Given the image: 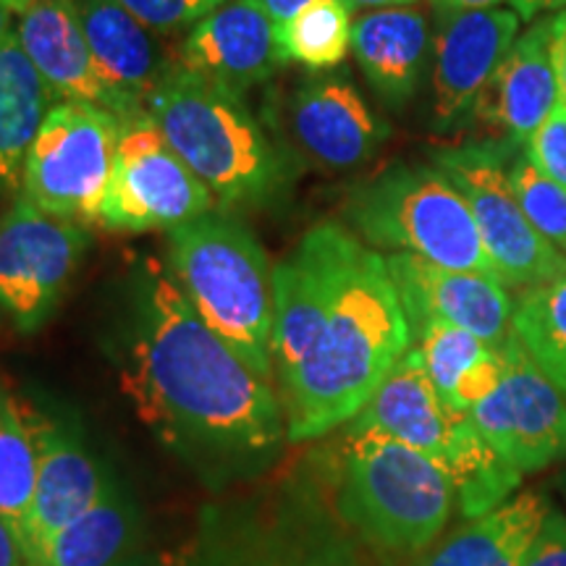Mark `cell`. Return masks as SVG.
<instances>
[{
    "mask_svg": "<svg viewBox=\"0 0 566 566\" xmlns=\"http://www.w3.org/2000/svg\"><path fill=\"white\" fill-rule=\"evenodd\" d=\"M116 566H163V564H155L153 558L142 556V554H134L129 558H124V562H118Z\"/></svg>",
    "mask_w": 566,
    "mask_h": 566,
    "instance_id": "7bdbcfd3",
    "label": "cell"
},
{
    "mask_svg": "<svg viewBox=\"0 0 566 566\" xmlns=\"http://www.w3.org/2000/svg\"><path fill=\"white\" fill-rule=\"evenodd\" d=\"M386 265L412 338L428 323L457 325L491 346H504L512 334L514 304L495 275L451 271L409 252H391Z\"/></svg>",
    "mask_w": 566,
    "mask_h": 566,
    "instance_id": "9a60e30c",
    "label": "cell"
},
{
    "mask_svg": "<svg viewBox=\"0 0 566 566\" xmlns=\"http://www.w3.org/2000/svg\"><path fill=\"white\" fill-rule=\"evenodd\" d=\"M216 208V197L171 150L150 113L122 118L116 166L101 210L103 229L171 231Z\"/></svg>",
    "mask_w": 566,
    "mask_h": 566,
    "instance_id": "8fae6325",
    "label": "cell"
},
{
    "mask_svg": "<svg viewBox=\"0 0 566 566\" xmlns=\"http://www.w3.org/2000/svg\"><path fill=\"white\" fill-rule=\"evenodd\" d=\"M21 566H38V564H32V562H24Z\"/></svg>",
    "mask_w": 566,
    "mask_h": 566,
    "instance_id": "f6af8a7d",
    "label": "cell"
},
{
    "mask_svg": "<svg viewBox=\"0 0 566 566\" xmlns=\"http://www.w3.org/2000/svg\"><path fill=\"white\" fill-rule=\"evenodd\" d=\"M520 17L504 9L457 11L438 17L433 45V122L449 129L472 111L493 71L520 32Z\"/></svg>",
    "mask_w": 566,
    "mask_h": 566,
    "instance_id": "e0dca14e",
    "label": "cell"
},
{
    "mask_svg": "<svg viewBox=\"0 0 566 566\" xmlns=\"http://www.w3.org/2000/svg\"><path fill=\"white\" fill-rule=\"evenodd\" d=\"M55 97L17 32L0 40V197H19L27 153Z\"/></svg>",
    "mask_w": 566,
    "mask_h": 566,
    "instance_id": "d4e9b609",
    "label": "cell"
},
{
    "mask_svg": "<svg viewBox=\"0 0 566 566\" xmlns=\"http://www.w3.org/2000/svg\"><path fill=\"white\" fill-rule=\"evenodd\" d=\"M527 158L541 168L548 179L566 189V105L556 103L548 118L537 126L527 139Z\"/></svg>",
    "mask_w": 566,
    "mask_h": 566,
    "instance_id": "d6a6232c",
    "label": "cell"
},
{
    "mask_svg": "<svg viewBox=\"0 0 566 566\" xmlns=\"http://www.w3.org/2000/svg\"><path fill=\"white\" fill-rule=\"evenodd\" d=\"M179 66L244 95L283 66L275 21L260 0H229L192 27Z\"/></svg>",
    "mask_w": 566,
    "mask_h": 566,
    "instance_id": "d6986e66",
    "label": "cell"
},
{
    "mask_svg": "<svg viewBox=\"0 0 566 566\" xmlns=\"http://www.w3.org/2000/svg\"><path fill=\"white\" fill-rule=\"evenodd\" d=\"M551 506L535 491H522L493 512L467 520L417 566H522Z\"/></svg>",
    "mask_w": 566,
    "mask_h": 566,
    "instance_id": "cb8c5ba5",
    "label": "cell"
},
{
    "mask_svg": "<svg viewBox=\"0 0 566 566\" xmlns=\"http://www.w3.org/2000/svg\"><path fill=\"white\" fill-rule=\"evenodd\" d=\"M504 0H430L436 17L443 13H457V11H478V9H495Z\"/></svg>",
    "mask_w": 566,
    "mask_h": 566,
    "instance_id": "8d00e7d4",
    "label": "cell"
},
{
    "mask_svg": "<svg viewBox=\"0 0 566 566\" xmlns=\"http://www.w3.org/2000/svg\"><path fill=\"white\" fill-rule=\"evenodd\" d=\"M338 223H317L296 250L273 268V380L275 388L292 378L321 336L325 315L342 283L354 247Z\"/></svg>",
    "mask_w": 566,
    "mask_h": 566,
    "instance_id": "5bb4252c",
    "label": "cell"
},
{
    "mask_svg": "<svg viewBox=\"0 0 566 566\" xmlns=\"http://www.w3.org/2000/svg\"><path fill=\"white\" fill-rule=\"evenodd\" d=\"M512 334L566 396V275L522 292Z\"/></svg>",
    "mask_w": 566,
    "mask_h": 566,
    "instance_id": "f1b7e54d",
    "label": "cell"
},
{
    "mask_svg": "<svg viewBox=\"0 0 566 566\" xmlns=\"http://www.w3.org/2000/svg\"><path fill=\"white\" fill-rule=\"evenodd\" d=\"M522 566H566V516L551 509Z\"/></svg>",
    "mask_w": 566,
    "mask_h": 566,
    "instance_id": "836d02e7",
    "label": "cell"
},
{
    "mask_svg": "<svg viewBox=\"0 0 566 566\" xmlns=\"http://www.w3.org/2000/svg\"><path fill=\"white\" fill-rule=\"evenodd\" d=\"M118 386L155 438L205 472L252 475L289 441L279 388L197 315L153 260L132 292Z\"/></svg>",
    "mask_w": 566,
    "mask_h": 566,
    "instance_id": "6da1fadb",
    "label": "cell"
},
{
    "mask_svg": "<svg viewBox=\"0 0 566 566\" xmlns=\"http://www.w3.org/2000/svg\"><path fill=\"white\" fill-rule=\"evenodd\" d=\"M409 346L386 258L359 242L313 352L279 386L289 441H315L354 420Z\"/></svg>",
    "mask_w": 566,
    "mask_h": 566,
    "instance_id": "7a4b0ae2",
    "label": "cell"
},
{
    "mask_svg": "<svg viewBox=\"0 0 566 566\" xmlns=\"http://www.w3.org/2000/svg\"><path fill=\"white\" fill-rule=\"evenodd\" d=\"M514 150L501 139L472 142L436 153V166L470 205L501 283L527 292L566 275V254L530 223L516 200L504 168Z\"/></svg>",
    "mask_w": 566,
    "mask_h": 566,
    "instance_id": "30bf717a",
    "label": "cell"
},
{
    "mask_svg": "<svg viewBox=\"0 0 566 566\" xmlns=\"http://www.w3.org/2000/svg\"><path fill=\"white\" fill-rule=\"evenodd\" d=\"M551 19L530 27L514 42L478 95L472 113L506 145H527L537 126L558 103L554 63H551Z\"/></svg>",
    "mask_w": 566,
    "mask_h": 566,
    "instance_id": "44dd1931",
    "label": "cell"
},
{
    "mask_svg": "<svg viewBox=\"0 0 566 566\" xmlns=\"http://www.w3.org/2000/svg\"><path fill=\"white\" fill-rule=\"evenodd\" d=\"M506 344V342H504ZM424 370L451 409L470 412L499 386L506 367L504 346H491L449 323H428L412 338Z\"/></svg>",
    "mask_w": 566,
    "mask_h": 566,
    "instance_id": "4316f807",
    "label": "cell"
},
{
    "mask_svg": "<svg viewBox=\"0 0 566 566\" xmlns=\"http://www.w3.org/2000/svg\"><path fill=\"white\" fill-rule=\"evenodd\" d=\"M346 218L367 244L380 250L420 254L451 271L499 279L470 205L438 166H396L375 176L354 189Z\"/></svg>",
    "mask_w": 566,
    "mask_h": 566,
    "instance_id": "ba28073f",
    "label": "cell"
},
{
    "mask_svg": "<svg viewBox=\"0 0 566 566\" xmlns=\"http://www.w3.org/2000/svg\"><path fill=\"white\" fill-rule=\"evenodd\" d=\"M260 3L265 6L275 24H283V21L294 19L296 13H300L304 6L313 3V0H260Z\"/></svg>",
    "mask_w": 566,
    "mask_h": 566,
    "instance_id": "f35d334b",
    "label": "cell"
},
{
    "mask_svg": "<svg viewBox=\"0 0 566 566\" xmlns=\"http://www.w3.org/2000/svg\"><path fill=\"white\" fill-rule=\"evenodd\" d=\"M551 63H554L558 103L566 105V11L551 19Z\"/></svg>",
    "mask_w": 566,
    "mask_h": 566,
    "instance_id": "e575fe53",
    "label": "cell"
},
{
    "mask_svg": "<svg viewBox=\"0 0 566 566\" xmlns=\"http://www.w3.org/2000/svg\"><path fill=\"white\" fill-rule=\"evenodd\" d=\"M499 386L470 409L488 446L522 475L566 457V396L509 334Z\"/></svg>",
    "mask_w": 566,
    "mask_h": 566,
    "instance_id": "4fadbf2b",
    "label": "cell"
},
{
    "mask_svg": "<svg viewBox=\"0 0 566 566\" xmlns=\"http://www.w3.org/2000/svg\"><path fill=\"white\" fill-rule=\"evenodd\" d=\"M145 111L218 208H260L292 181V158L273 145L244 95L189 74L179 63L147 97Z\"/></svg>",
    "mask_w": 566,
    "mask_h": 566,
    "instance_id": "277c9868",
    "label": "cell"
},
{
    "mask_svg": "<svg viewBox=\"0 0 566 566\" xmlns=\"http://www.w3.org/2000/svg\"><path fill=\"white\" fill-rule=\"evenodd\" d=\"M349 13L359 11H380V9H401V6H412L415 0H342Z\"/></svg>",
    "mask_w": 566,
    "mask_h": 566,
    "instance_id": "ab89813d",
    "label": "cell"
},
{
    "mask_svg": "<svg viewBox=\"0 0 566 566\" xmlns=\"http://www.w3.org/2000/svg\"><path fill=\"white\" fill-rule=\"evenodd\" d=\"M27 562L24 546H21L17 530L0 516V566H21Z\"/></svg>",
    "mask_w": 566,
    "mask_h": 566,
    "instance_id": "d590c367",
    "label": "cell"
},
{
    "mask_svg": "<svg viewBox=\"0 0 566 566\" xmlns=\"http://www.w3.org/2000/svg\"><path fill=\"white\" fill-rule=\"evenodd\" d=\"M90 250V231L24 197L0 218V310L21 334L51 321Z\"/></svg>",
    "mask_w": 566,
    "mask_h": 566,
    "instance_id": "7c38bea8",
    "label": "cell"
},
{
    "mask_svg": "<svg viewBox=\"0 0 566 566\" xmlns=\"http://www.w3.org/2000/svg\"><path fill=\"white\" fill-rule=\"evenodd\" d=\"M116 3H122L134 19L150 27L153 32L168 34L181 27H195L229 0H116Z\"/></svg>",
    "mask_w": 566,
    "mask_h": 566,
    "instance_id": "1f68e13d",
    "label": "cell"
},
{
    "mask_svg": "<svg viewBox=\"0 0 566 566\" xmlns=\"http://www.w3.org/2000/svg\"><path fill=\"white\" fill-rule=\"evenodd\" d=\"M17 40L61 101L90 103L129 118L95 66L74 0H38L19 17Z\"/></svg>",
    "mask_w": 566,
    "mask_h": 566,
    "instance_id": "ffe728a7",
    "label": "cell"
},
{
    "mask_svg": "<svg viewBox=\"0 0 566 566\" xmlns=\"http://www.w3.org/2000/svg\"><path fill=\"white\" fill-rule=\"evenodd\" d=\"M34 446H38V483L30 525L21 537L27 562H32L42 543L55 530L69 525L101 499L111 475L97 464L74 422L45 409L24 405Z\"/></svg>",
    "mask_w": 566,
    "mask_h": 566,
    "instance_id": "2e32d148",
    "label": "cell"
},
{
    "mask_svg": "<svg viewBox=\"0 0 566 566\" xmlns=\"http://www.w3.org/2000/svg\"><path fill=\"white\" fill-rule=\"evenodd\" d=\"M34 483H38V446L27 420V409L0 384V516L17 530L19 541L30 525Z\"/></svg>",
    "mask_w": 566,
    "mask_h": 566,
    "instance_id": "83f0119b",
    "label": "cell"
},
{
    "mask_svg": "<svg viewBox=\"0 0 566 566\" xmlns=\"http://www.w3.org/2000/svg\"><path fill=\"white\" fill-rule=\"evenodd\" d=\"M11 21H13V13L6 9V6H0V40L9 38V34L13 32L11 30Z\"/></svg>",
    "mask_w": 566,
    "mask_h": 566,
    "instance_id": "b9f144b4",
    "label": "cell"
},
{
    "mask_svg": "<svg viewBox=\"0 0 566 566\" xmlns=\"http://www.w3.org/2000/svg\"><path fill=\"white\" fill-rule=\"evenodd\" d=\"M118 132L116 113L90 103H55L27 153L19 195L61 221L101 223Z\"/></svg>",
    "mask_w": 566,
    "mask_h": 566,
    "instance_id": "9c48e42d",
    "label": "cell"
},
{
    "mask_svg": "<svg viewBox=\"0 0 566 566\" xmlns=\"http://www.w3.org/2000/svg\"><path fill=\"white\" fill-rule=\"evenodd\" d=\"M331 491L289 472L258 491L208 504L163 566H363Z\"/></svg>",
    "mask_w": 566,
    "mask_h": 566,
    "instance_id": "3957f363",
    "label": "cell"
},
{
    "mask_svg": "<svg viewBox=\"0 0 566 566\" xmlns=\"http://www.w3.org/2000/svg\"><path fill=\"white\" fill-rule=\"evenodd\" d=\"M286 122L296 150L331 171L370 160L388 137V126L344 76H317L302 84L289 97Z\"/></svg>",
    "mask_w": 566,
    "mask_h": 566,
    "instance_id": "ac0fdd59",
    "label": "cell"
},
{
    "mask_svg": "<svg viewBox=\"0 0 566 566\" xmlns=\"http://www.w3.org/2000/svg\"><path fill=\"white\" fill-rule=\"evenodd\" d=\"M275 42L283 63L334 69L352 48V13L342 0H313L294 19L275 24Z\"/></svg>",
    "mask_w": 566,
    "mask_h": 566,
    "instance_id": "f546056e",
    "label": "cell"
},
{
    "mask_svg": "<svg viewBox=\"0 0 566 566\" xmlns=\"http://www.w3.org/2000/svg\"><path fill=\"white\" fill-rule=\"evenodd\" d=\"M509 179L530 223L566 254V189L548 179L527 155L512 160Z\"/></svg>",
    "mask_w": 566,
    "mask_h": 566,
    "instance_id": "4dcf8cb0",
    "label": "cell"
},
{
    "mask_svg": "<svg viewBox=\"0 0 566 566\" xmlns=\"http://www.w3.org/2000/svg\"><path fill=\"white\" fill-rule=\"evenodd\" d=\"M558 493H562V499L566 501V470L562 472V478H558Z\"/></svg>",
    "mask_w": 566,
    "mask_h": 566,
    "instance_id": "ee69618b",
    "label": "cell"
},
{
    "mask_svg": "<svg viewBox=\"0 0 566 566\" xmlns=\"http://www.w3.org/2000/svg\"><path fill=\"white\" fill-rule=\"evenodd\" d=\"M139 512L116 480H108L101 499L76 520L42 543L38 566H116L139 554Z\"/></svg>",
    "mask_w": 566,
    "mask_h": 566,
    "instance_id": "484cf974",
    "label": "cell"
},
{
    "mask_svg": "<svg viewBox=\"0 0 566 566\" xmlns=\"http://www.w3.org/2000/svg\"><path fill=\"white\" fill-rule=\"evenodd\" d=\"M428 42V21L412 6L367 11L352 24L354 59L391 105H405L415 95Z\"/></svg>",
    "mask_w": 566,
    "mask_h": 566,
    "instance_id": "603a6c76",
    "label": "cell"
},
{
    "mask_svg": "<svg viewBox=\"0 0 566 566\" xmlns=\"http://www.w3.org/2000/svg\"><path fill=\"white\" fill-rule=\"evenodd\" d=\"M74 6L103 82L129 116L145 111L147 97L176 69L158 42V32L116 0H74Z\"/></svg>",
    "mask_w": 566,
    "mask_h": 566,
    "instance_id": "7402d4cb",
    "label": "cell"
},
{
    "mask_svg": "<svg viewBox=\"0 0 566 566\" xmlns=\"http://www.w3.org/2000/svg\"><path fill=\"white\" fill-rule=\"evenodd\" d=\"M346 424L388 436L433 459L454 483L467 520L493 512L522 483V472L488 446L470 412L441 399L417 346H409L363 412Z\"/></svg>",
    "mask_w": 566,
    "mask_h": 566,
    "instance_id": "52a82bcc",
    "label": "cell"
},
{
    "mask_svg": "<svg viewBox=\"0 0 566 566\" xmlns=\"http://www.w3.org/2000/svg\"><path fill=\"white\" fill-rule=\"evenodd\" d=\"M331 501L344 525L367 546L391 554L430 546L457 501L454 483L433 459L349 424L331 464Z\"/></svg>",
    "mask_w": 566,
    "mask_h": 566,
    "instance_id": "8992f818",
    "label": "cell"
},
{
    "mask_svg": "<svg viewBox=\"0 0 566 566\" xmlns=\"http://www.w3.org/2000/svg\"><path fill=\"white\" fill-rule=\"evenodd\" d=\"M512 3V11L520 17L522 21L525 19H535L546 11H556L566 6V0H509Z\"/></svg>",
    "mask_w": 566,
    "mask_h": 566,
    "instance_id": "74e56055",
    "label": "cell"
},
{
    "mask_svg": "<svg viewBox=\"0 0 566 566\" xmlns=\"http://www.w3.org/2000/svg\"><path fill=\"white\" fill-rule=\"evenodd\" d=\"M166 271L197 315L273 380V268L233 210L216 208L168 231Z\"/></svg>",
    "mask_w": 566,
    "mask_h": 566,
    "instance_id": "5b68a950",
    "label": "cell"
},
{
    "mask_svg": "<svg viewBox=\"0 0 566 566\" xmlns=\"http://www.w3.org/2000/svg\"><path fill=\"white\" fill-rule=\"evenodd\" d=\"M38 3V0H0V6H6L11 13H17V17H21L27 9H32V6Z\"/></svg>",
    "mask_w": 566,
    "mask_h": 566,
    "instance_id": "60d3db41",
    "label": "cell"
}]
</instances>
